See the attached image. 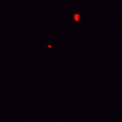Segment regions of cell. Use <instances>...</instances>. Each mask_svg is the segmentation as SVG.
Instances as JSON below:
<instances>
[{"label": "cell", "instance_id": "6da1fadb", "mask_svg": "<svg viewBox=\"0 0 122 122\" xmlns=\"http://www.w3.org/2000/svg\"><path fill=\"white\" fill-rule=\"evenodd\" d=\"M74 18H75V20L76 21H79V15L78 14L75 15Z\"/></svg>", "mask_w": 122, "mask_h": 122}]
</instances>
